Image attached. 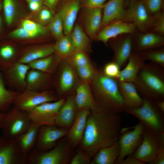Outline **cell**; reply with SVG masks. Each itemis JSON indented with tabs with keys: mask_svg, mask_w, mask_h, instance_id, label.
Returning <instances> with one entry per match:
<instances>
[{
	"mask_svg": "<svg viewBox=\"0 0 164 164\" xmlns=\"http://www.w3.org/2000/svg\"><path fill=\"white\" fill-rule=\"evenodd\" d=\"M141 34L134 46L135 53L161 47L164 44L162 36L153 32H146Z\"/></svg>",
	"mask_w": 164,
	"mask_h": 164,
	"instance_id": "cell-26",
	"label": "cell"
},
{
	"mask_svg": "<svg viewBox=\"0 0 164 164\" xmlns=\"http://www.w3.org/2000/svg\"><path fill=\"white\" fill-rule=\"evenodd\" d=\"M150 164H164V147H162L155 158L149 163Z\"/></svg>",
	"mask_w": 164,
	"mask_h": 164,
	"instance_id": "cell-50",
	"label": "cell"
},
{
	"mask_svg": "<svg viewBox=\"0 0 164 164\" xmlns=\"http://www.w3.org/2000/svg\"><path fill=\"white\" fill-rule=\"evenodd\" d=\"M71 56L72 63L75 68L91 64L84 51H75Z\"/></svg>",
	"mask_w": 164,
	"mask_h": 164,
	"instance_id": "cell-44",
	"label": "cell"
},
{
	"mask_svg": "<svg viewBox=\"0 0 164 164\" xmlns=\"http://www.w3.org/2000/svg\"><path fill=\"white\" fill-rule=\"evenodd\" d=\"M53 45L47 44L29 46L21 52L18 62L28 64L34 60L53 54Z\"/></svg>",
	"mask_w": 164,
	"mask_h": 164,
	"instance_id": "cell-23",
	"label": "cell"
},
{
	"mask_svg": "<svg viewBox=\"0 0 164 164\" xmlns=\"http://www.w3.org/2000/svg\"><path fill=\"white\" fill-rule=\"evenodd\" d=\"M119 153L120 147L117 141L99 149L94 156L92 164H115Z\"/></svg>",
	"mask_w": 164,
	"mask_h": 164,
	"instance_id": "cell-30",
	"label": "cell"
},
{
	"mask_svg": "<svg viewBox=\"0 0 164 164\" xmlns=\"http://www.w3.org/2000/svg\"><path fill=\"white\" fill-rule=\"evenodd\" d=\"M76 76L72 67L69 63L64 64L62 68L58 81L60 91L62 93L67 92L74 86Z\"/></svg>",
	"mask_w": 164,
	"mask_h": 164,
	"instance_id": "cell-32",
	"label": "cell"
},
{
	"mask_svg": "<svg viewBox=\"0 0 164 164\" xmlns=\"http://www.w3.org/2000/svg\"><path fill=\"white\" fill-rule=\"evenodd\" d=\"M109 0H80L81 7L84 8H102L106 2Z\"/></svg>",
	"mask_w": 164,
	"mask_h": 164,
	"instance_id": "cell-47",
	"label": "cell"
},
{
	"mask_svg": "<svg viewBox=\"0 0 164 164\" xmlns=\"http://www.w3.org/2000/svg\"><path fill=\"white\" fill-rule=\"evenodd\" d=\"M92 86L97 104L96 109L112 113L125 111V107L120 92L118 82L98 71Z\"/></svg>",
	"mask_w": 164,
	"mask_h": 164,
	"instance_id": "cell-2",
	"label": "cell"
},
{
	"mask_svg": "<svg viewBox=\"0 0 164 164\" xmlns=\"http://www.w3.org/2000/svg\"><path fill=\"white\" fill-rule=\"evenodd\" d=\"M4 19L3 16V14L0 13V39L2 36V32L3 29V21H4Z\"/></svg>",
	"mask_w": 164,
	"mask_h": 164,
	"instance_id": "cell-54",
	"label": "cell"
},
{
	"mask_svg": "<svg viewBox=\"0 0 164 164\" xmlns=\"http://www.w3.org/2000/svg\"><path fill=\"white\" fill-rule=\"evenodd\" d=\"M87 108L78 110L75 118L68 131V138L74 146L81 142L86 128L87 118L90 112Z\"/></svg>",
	"mask_w": 164,
	"mask_h": 164,
	"instance_id": "cell-17",
	"label": "cell"
},
{
	"mask_svg": "<svg viewBox=\"0 0 164 164\" xmlns=\"http://www.w3.org/2000/svg\"><path fill=\"white\" fill-rule=\"evenodd\" d=\"M125 0H109L104 5L101 29L115 21L122 20L125 10Z\"/></svg>",
	"mask_w": 164,
	"mask_h": 164,
	"instance_id": "cell-18",
	"label": "cell"
},
{
	"mask_svg": "<svg viewBox=\"0 0 164 164\" xmlns=\"http://www.w3.org/2000/svg\"><path fill=\"white\" fill-rule=\"evenodd\" d=\"M74 99L77 110L84 108L93 110L96 108L95 101L88 82L83 81L78 85Z\"/></svg>",
	"mask_w": 164,
	"mask_h": 164,
	"instance_id": "cell-27",
	"label": "cell"
},
{
	"mask_svg": "<svg viewBox=\"0 0 164 164\" xmlns=\"http://www.w3.org/2000/svg\"><path fill=\"white\" fill-rule=\"evenodd\" d=\"M51 75L30 68L26 77V89L38 91H46L44 89L50 82Z\"/></svg>",
	"mask_w": 164,
	"mask_h": 164,
	"instance_id": "cell-25",
	"label": "cell"
},
{
	"mask_svg": "<svg viewBox=\"0 0 164 164\" xmlns=\"http://www.w3.org/2000/svg\"><path fill=\"white\" fill-rule=\"evenodd\" d=\"M55 53L60 57L71 56L75 50L70 35H64L53 45Z\"/></svg>",
	"mask_w": 164,
	"mask_h": 164,
	"instance_id": "cell-35",
	"label": "cell"
},
{
	"mask_svg": "<svg viewBox=\"0 0 164 164\" xmlns=\"http://www.w3.org/2000/svg\"><path fill=\"white\" fill-rule=\"evenodd\" d=\"M144 61L139 53H132L125 67L120 71L117 80L118 82L134 83L139 71L145 63Z\"/></svg>",
	"mask_w": 164,
	"mask_h": 164,
	"instance_id": "cell-21",
	"label": "cell"
},
{
	"mask_svg": "<svg viewBox=\"0 0 164 164\" xmlns=\"http://www.w3.org/2000/svg\"><path fill=\"white\" fill-rule=\"evenodd\" d=\"M140 55L144 60H150L154 63L164 68L163 49L147 50L141 53Z\"/></svg>",
	"mask_w": 164,
	"mask_h": 164,
	"instance_id": "cell-36",
	"label": "cell"
},
{
	"mask_svg": "<svg viewBox=\"0 0 164 164\" xmlns=\"http://www.w3.org/2000/svg\"><path fill=\"white\" fill-rule=\"evenodd\" d=\"M132 0H127V1L128 2H131V1H132Z\"/></svg>",
	"mask_w": 164,
	"mask_h": 164,
	"instance_id": "cell-58",
	"label": "cell"
},
{
	"mask_svg": "<svg viewBox=\"0 0 164 164\" xmlns=\"http://www.w3.org/2000/svg\"><path fill=\"white\" fill-rule=\"evenodd\" d=\"M155 63H145L133 83L143 98L155 102L164 100V69Z\"/></svg>",
	"mask_w": 164,
	"mask_h": 164,
	"instance_id": "cell-3",
	"label": "cell"
},
{
	"mask_svg": "<svg viewBox=\"0 0 164 164\" xmlns=\"http://www.w3.org/2000/svg\"><path fill=\"white\" fill-rule=\"evenodd\" d=\"M65 101L63 98L38 106L28 112L32 122L40 126L55 125L58 113Z\"/></svg>",
	"mask_w": 164,
	"mask_h": 164,
	"instance_id": "cell-10",
	"label": "cell"
},
{
	"mask_svg": "<svg viewBox=\"0 0 164 164\" xmlns=\"http://www.w3.org/2000/svg\"><path fill=\"white\" fill-rule=\"evenodd\" d=\"M59 1V0H44L43 5L47 7L54 13Z\"/></svg>",
	"mask_w": 164,
	"mask_h": 164,
	"instance_id": "cell-51",
	"label": "cell"
},
{
	"mask_svg": "<svg viewBox=\"0 0 164 164\" xmlns=\"http://www.w3.org/2000/svg\"><path fill=\"white\" fill-rule=\"evenodd\" d=\"M142 105L139 107L127 108L125 111L137 118L142 123L145 129L158 136L164 133L163 113L156 106L155 102L143 98Z\"/></svg>",
	"mask_w": 164,
	"mask_h": 164,
	"instance_id": "cell-4",
	"label": "cell"
},
{
	"mask_svg": "<svg viewBox=\"0 0 164 164\" xmlns=\"http://www.w3.org/2000/svg\"><path fill=\"white\" fill-rule=\"evenodd\" d=\"M136 27L132 23L121 20L115 21L101 28L96 38L98 40L106 44L110 39L119 35L133 32Z\"/></svg>",
	"mask_w": 164,
	"mask_h": 164,
	"instance_id": "cell-15",
	"label": "cell"
},
{
	"mask_svg": "<svg viewBox=\"0 0 164 164\" xmlns=\"http://www.w3.org/2000/svg\"><path fill=\"white\" fill-rule=\"evenodd\" d=\"M118 84L126 109L137 108L142 105L143 98L141 97L133 83L118 82Z\"/></svg>",
	"mask_w": 164,
	"mask_h": 164,
	"instance_id": "cell-24",
	"label": "cell"
},
{
	"mask_svg": "<svg viewBox=\"0 0 164 164\" xmlns=\"http://www.w3.org/2000/svg\"><path fill=\"white\" fill-rule=\"evenodd\" d=\"M6 113L2 128V135L15 139L25 132L32 123L28 112L13 106Z\"/></svg>",
	"mask_w": 164,
	"mask_h": 164,
	"instance_id": "cell-5",
	"label": "cell"
},
{
	"mask_svg": "<svg viewBox=\"0 0 164 164\" xmlns=\"http://www.w3.org/2000/svg\"><path fill=\"white\" fill-rule=\"evenodd\" d=\"M150 32L162 36L164 34V13L161 11L153 15Z\"/></svg>",
	"mask_w": 164,
	"mask_h": 164,
	"instance_id": "cell-41",
	"label": "cell"
},
{
	"mask_svg": "<svg viewBox=\"0 0 164 164\" xmlns=\"http://www.w3.org/2000/svg\"><path fill=\"white\" fill-rule=\"evenodd\" d=\"M2 0H0V13L2 10Z\"/></svg>",
	"mask_w": 164,
	"mask_h": 164,
	"instance_id": "cell-57",
	"label": "cell"
},
{
	"mask_svg": "<svg viewBox=\"0 0 164 164\" xmlns=\"http://www.w3.org/2000/svg\"><path fill=\"white\" fill-rule=\"evenodd\" d=\"M27 163L28 155L20 150L16 139L0 135V164Z\"/></svg>",
	"mask_w": 164,
	"mask_h": 164,
	"instance_id": "cell-11",
	"label": "cell"
},
{
	"mask_svg": "<svg viewBox=\"0 0 164 164\" xmlns=\"http://www.w3.org/2000/svg\"><path fill=\"white\" fill-rule=\"evenodd\" d=\"M90 157L85 151H79L71 160L70 164H88L90 163Z\"/></svg>",
	"mask_w": 164,
	"mask_h": 164,
	"instance_id": "cell-46",
	"label": "cell"
},
{
	"mask_svg": "<svg viewBox=\"0 0 164 164\" xmlns=\"http://www.w3.org/2000/svg\"><path fill=\"white\" fill-rule=\"evenodd\" d=\"M28 3L33 2H36L43 4L44 0H26Z\"/></svg>",
	"mask_w": 164,
	"mask_h": 164,
	"instance_id": "cell-56",
	"label": "cell"
},
{
	"mask_svg": "<svg viewBox=\"0 0 164 164\" xmlns=\"http://www.w3.org/2000/svg\"><path fill=\"white\" fill-rule=\"evenodd\" d=\"M21 27L26 30L32 32L43 35L47 32V29L41 24L32 20L25 19L21 22Z\"/></svg>",
	"mask_w": 164,
	"mask_h": 164,
	"instance_id": "cell-39",
	"label": "cell"
},
{
	"mask_svg": "<svg viewBox=\"0 0 164 164\" xmlns=\"http://www.w3.org/2000/svg\"><path fill=\"white\" fill-rule=\"evenodd\" d=\"M39 36L37 34L29 32L21 27L9 33L7 36L10 39H28Z\"/></svg>",
	"mask_w": 164,
	"mask_h": 164,
	"instance_id": "cell-42",
	"label": "cell"
},
{
	"mask_svg": "<svg viewBox=\"0 0 164 164\" xmlns=\"http://www.w3.org/2000/svg\"><path fill=\"white\" fill-rule=\"evenodd\" d=\"M120 68L118 63L112 61L104 65L102 73L106 76L117 80L119 76Z\"/></svg>",
	"mask_w": 164,
	"mask_h": 164,
	"instance_id": "cell-43",
	"label": "cell"
},
{
	"mask_svg": "<svg viewBox=\"0 0 164 164\" xmlns=\"http://www.w3.org/2000/svg\"><path fill=\"white\" fill-rule=\"evenodd\" d=\"M49 23L48 29L56 41L63 36L64 35L63 24L61 18L58 13L53 16Z\"/></svg>",
	"mask_w": 164,
	"mask_h": 164,
	"instance_id": "cell-37",
	"label": "cell"
},
{
	"mask_svg": "<svg viewBox=\"0 0 164 164\" xmlns=\"http://www.w3.org/2000/svg\"><path fill=\"white\" fill-rule=\"evenodd\" d=\"M130 2L121 21L134 23L136 27L143 32L150 31L153 15L141 0H132Z\"/></svg>",
	"mask_w": 164,
	"mask_h": 164,
	"instance_id": "cell-8",
	"label": "cell"
},
{
	"mask_svg": "<svg viewBox=\"0 0 164 164\" xmlns=\"http://www.w3.org/2000/svg\"><path fill=\"white\" fill-rule=\"evenodd\" d=\"M5 116V112L0 113V129L3 127Z\"/></svg>",
	"mask_w": 164,
	"mask_h": 164,
	"instance_id": "cell-55",
	"label": "cell"
},
{
	"mask_svg": "<svg viewBox=\"0 0 164 164\" xmlns=\"http://www.w3.org/2000/svg\"><path fill=\"white\" fill-rule=\"evenodd\" d=\"M30 69L28 64L16 63L2 71L5 82L14 90L23 91L26 89V77Z\"/></svg>",
	"mask_w": 164,
	"mask_h": 164,
	"instance_id": "cell-14",
	"label": "cell"
},
{
	"mask_svg": "<svg viewBox=\"0 0 164 164\" xmlns=\"http://www.w3.org/2000/svg\"><path fill=\"white\" fill-rule=\"evenodd\" d=\"M76 68L80 78L83 81L87 82L92 81L98 72L91 64Z\"/></svg>",
	"mask_w": 164,
	"mask_h": 164,
	"instance_id": "cell-40",
	"label": "cell"
},
{
	"mask_svg": "<svg viewBox=\"0 0 164 164\" xmlns=\"http://www.w3.org/2000/svg\"><path fill=\"white\" fill-rule=\"evenodd\" d=\"M5 84L4 77L0 71V113L5 112L9 110L21 92L9 89Z\"/></svg>",
	"mask_w": 164,
	"mask_h": 164,
	"instance_id": "cell-31",
	"label": "cell"
},
{
	"mask_svg": "<svg viewBox=\"0 0 164 164\" xmlns=\"http://www.w3.org/2000/svg\"><path fill=\"white\" fill-rule=\"evenodd\" d=\"M141 0L152 15L161 11L162 0Z\"/></svg>",
	"mask_w": 164,
	"mask_h": 164,
	"instance_id": "cell-45",
	"label": "cell"
},
{
	"mask_svg": "<svg viewBox=\"0 0 164 164\" xmlns=\"http://www.w3.org/2000/svg\"><path fill=\"white\" fill-rule=\"evenodd\" d=\"M94 110L88 116L81 142L82 148L91 158L100 149L117 142L121 130L120 113Z\"/></svg>",
	"mask_w": 164,
	"mask_h": 164,
	"instance_id": "cell-1",
	"label": "cell"
},
{
	"mask_svg": "<svg viewBox=\"0 0 164 164\" xmlns=\"http://www.w3.org/2000/svg\"><path fill=\"white\" fill-rule=\"evenodd\" d=\"M84 24L87 33L92 38H96L101 28L103 9L101 8H84Z\"/></svg>",
	"mask_w": 164,
	"mask_h": 164,
	"instance_id": "cell-22",
	"label": "cell"
},
{
	"mask_svg": "<svg viewBox=\"0 0 164 164\" xmlns=\"http://www.w3.org/2000/svg\"><path fill=\"white\" fill-rule=\"evenodd\" d=\"M80 7V0H66L60 7L57 13L63 22L64 35L71 33Z\"/></svg>",
	"mask_w": 164,
	"mask_h": 164,
	"instance_id": "cell-16",
	"label": "cell"
},
{
	"mask_svg": "<svg viewBox=\"0 0 164 164\" xmlns=\"http://www.w3.org/2000/svg\"><path fill=\"white\" fill-rule=\"evenodd\" d=\"M19 56L16 46L7 42L0 43V70L3 71L18 62Z\"/></svg>",
	"mask_w": 164,
	"mask_h": 164,
	"instance_id": "cell-29",
	"label": "cell"
},
{
	"mask_svg": "<svg viewBox=\"0 0 164 164\" xmlns=\"http://www.w3.org/2000/svg\"><path fill=\"white\" fill-rule=\"evenodd\" d=\"M126 159H124L119 161L116 162V164H145L144 163L136 158L132 155H130Z\"/></svg>",
	"mask_w": 164,
	"mask_h": 164,
	"instance_id": "cell-49",
	"label": "cell"
},
{
	"mask_svg": "<svg viewBox=\"0 0 164 164\" xmlns=\"http://www.w3.org/2000/svg\"><path fill=\"white\" fill-rule=\"evenodd\" d=\"M75 51H84L89 44V39L82 27L78 24L74 26L70 34Z\"/></svg>",
	"mask_w": 164,
	"mask_h": 164,
	"instance_id": "cell-34",
	"label": "cell"
},
{
	"mask_svg": "<svg viewBox=\"0 0 164 164\" xmlns=\"http://www.w3.org/2000/svg\"><path fill=\"white\" fill-rule=\"evenodd\" d=\"M132 129L129 131L126 128L121 129L118 141L120 153L115 163L131 155L141 144L145 130L144 126L140 122Z\"/></svg>",
	"mask_w": 164,
	"mask_h": 164,
	"instance_id": "cell-7",
	"label": "cell"
},
{
	"mask_svg": "<svg viewBox=\"0 0 164 164\" xmlns=\"http://www.w3.org/2000/svg\"><path fill=\"white\" fill-rule=\"evenodd\" d=\"M60 58L56 54L55 55L52 54L33 61L28 64L30 68L52 74L58 65Z\"/></svg>",
	"mask_w": 164,
	"mask_h": 164,
	"instance_id": "cell-33",
	"label": "cell"
},
{
	"mask_svg": "<svg viewBox=\"0 0 164 164\" xmlns=\"http://www.w3.org/2000/svg\"><path fill=\"white\" fill-rule=\"evenodd\" d=\"M162 147L157 136L145 128L141 144L131 155L144 164L149 163Z\"/></svg>",
	"mask_w": 164,
	"mask_h": 164,
	"instance_id": "cell-12",
	"label": "cell"
},
{
	"mask_svg": "<svg viewBox=\"0 0 164 164\" xmlns=\"http://www.w3.org/2000/svg\"><path fill=\"white\" fill-rule=\"evenodd\" d=\"M68 151L64 142H60L47 150L33 148L28 154L30 164H63L68 161Z\"/></svg>",
	"mask_w": 164,
	"mask_h": 164,
	"instance_id": "cell-6",
	"label": "cell"
},
{
	"mask_svg": "<svg viewBox=\"0 0 164 164\" xmlns=\"http://www.w3.org/2000/svg\"><path fill=\"white\" fill-rule=\"evenodd\" d=\"M68 131L55 125L41 126L38 135L35 148L44 151L54 146L61 138L67 135Z\"/></svg>",
	"mask_w": 164,
	"mask_h": 164,
	"instance_id": "cell-13",
	"label": "cell"
},
{
	"mask_svg": "<svg viewBox=\"0 0 164 164\" xmlns=\"http://www.w3.org/2000/svg\"><path fill=\"white\" fill-rule=\"evenodd\" d=\"M57 100V97L52 92L46 91H38L26 89L18 95L13 106L29 112L42 104Z\"/></svg>",
	"mask_w": 164,
	"mask_h": 164,
	"instance_id": "cell-9",
	"label": "cell"
},
{
	"mask_svg": "<svg viewBox=\"0 0 164 164\" xmlns=\"http://www.w3.org/2000/svg\"><path fill=\"white\" fill-rule=\"evenodd\" d=\"M133 43L131 37L127 36L117 40L112 44L114 52L113 61L122 67L125 66L132 53Z\"/></svg>",
	"mask_w": 164,
	"mask_h": 164,
	"instance_id": "cell-20",
	"label": "cell"
},
{
	"mask_svg": "<svg viewBox=\"0 0 164 164\" xmlns=\"http://www.w3.org/2000/svg\"><path fill=\"white\" fill-rule=\"evenodd\" d=\"M28 4L30 10L34 12L39 11L43 5L41 3L36 2H31Z\"/></svg>",
	"mask_w": 164,
	"mask_h": 164,
	"instance_id": "cell-52",
	"label": "cell"
},
{
	"mask_svg": "<svg viewBox=\"0 0 164 164\" xmlns=\"http://www.w3.org/2000/svg\"><path fill=\"white\" fill-rule=\"evenodd\" d=\"M39 11L38 17L40 21L44 23L49 22L53 16L52 12L46 6H42Z\"/></svg>",
	"mask_w": 164,
	"mask_h": 164,
	"instance_id": "cell-48",
	"label": "cell"
},
{
	"mask_svg": "<svg viewBox=\"0 0 164 164\" xmlns=\"http://www.w3.org/2000/svg\"><path fill=\"white\" fill-rule=\"evenodd\" d=\"M77 110L74 96H70L65 101L59 109L55 125L63 128L70 127L75 118Z\"/></svg>",
	"mask_w": 164,
	"mask_h": 164,
	"instance_id": "cell-19",
	"label": "cell"
},
{
	"mask_svg": "<svg viewBox=\"0 0 164 164\" xmlns=\"http://www.w3.org/2000/svg\"><path fill=\"white\" fill-rule=\"evenodd\" d=\"M41 126L32 122L28 129L15 139L20 150L27 154L35 145Z\"/></svg>",
	"mask_w": 164,
	"mask_h": 164,
	"instance_id": "cell-28",
	"label": "cell"
},
{
	"mask_svg": "<svg viewBox=\"0 0 164 164\" xmlns=\"http://www.w3.org/2000/svg\"><path fill=\"white\" fill-rule=\"evenodd\" d=\"M156 105L158 108L162 113L164 112V100H160L155 102Z\"/></svg>",
	"mask_w": 164,
	"mask_h": 164,
	"instance_id": "cell-53",
	"label": "cell"
},
{
	"mask_svg": "<svg viewBox=\"0 0 164 164\" xmlns=\"http://www.w3.org/2000/svg\"><path fill=\"white\" fill-rule=\"evenodd\" d=\"M15 0H2L3 15L6 25L10 26L13 22L16 12Z\"/></svg>",
	"mask_w": 164,
	"mask_h": 164,
	"instance_id": "cell-38",
	"label": "cell"
}]
</instances>
